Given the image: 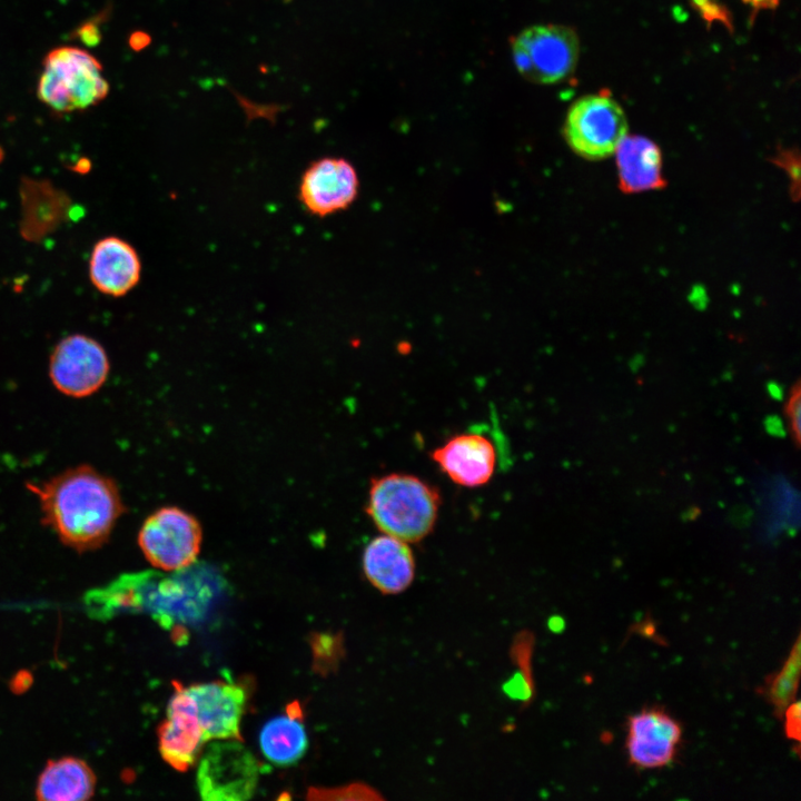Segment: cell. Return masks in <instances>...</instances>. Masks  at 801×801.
I'll list each match as a JSON object with an SVG mask.
<instances>
[{
    "mask_svg": "<svg viewBox=\"0 0 801 801\" xmlns=\"http://www.w3.org/2000/svg\"><path fill=\"white\" fill-rule=\"evenodd\" d=\"M27 488L38 497L42 524L79 552L105 544L125 512L113 479L87 464Z\"/></svg>",
    "mask_w": 801,
    "mask_h": 801,
    "instance_id": "6da1fadb",
    "label": "cell"
},
{
    "mask_svg": "<svg viewBox=\"0 0 801 801\" xmlns=\"http://www.w3.org/2000/svg\"><path fill=\"white\" fill-rule=\"evenodd\" d=\"M212 596V587L202 578L154 572L123 575L99 591L106 613L146 611L167 629L198 620Z\"/></svg>",
    "mask_w": 801,
    "mask_h": 801,
    "instance_id": "7a4b0ae2",
    "label": "cell"
},
{
    "mask_svg": "<svg viewBox=\"0 0 801 801\" xmlns=\"http://www.w3.org/2000/svg\"><path fill=\"white\" fill-rule=\"evenodd\" d=\"M442 504L438 490L407 473H388L370 481L366 513L383 533L407 543L427 537Z\"/></svg>",
    "mask_w": 801,
    "mask_h": 801,
    "instance_id": "3957f363",
    "label": "cell"
},
{
    "mask_svg": "<svg viewBox=\"0 0 801 801\" xmlns=\"http://www.w3.org/2000/svg\"><path fill=\"white\" fill-rule=\"evenodd\" d=\"M109 93L102 66L88 51L59 47L43 60L37 97L55 112L66 113L98 105Z\"/></svg>",
    "mask_w": 801,
    "mask_h": 801,
    "instance_id": "277c9868",
    "label": "cell"
},
{
    "mask_svg": "<svg viewBox=\"0 0 801 801\" xmlns=\"http://www.w3.org/2000/svg\"><path fill=\"white\" fill-rule=\"evenodd\" d=\"M563 135L580 157L601 160L613 155L627 135L626 116L607 90L583 96L570 107Z\"/></svg>",
    "mask_w": 801,
    "mask_h": 801,
    "instance_id": "5b68a950",
    "label": "cell"
},
{
    "mask_svg": "<svg viewBox=\"0 0 801 801\" xmlns=\"http://www.w3.org/2000/svg\"><path fill=\"white\" fill-rule=\"evenodd\" d=\"M580 52L576 32L566 26L538 24L520 32L512 42L513 60L528 81L556 83L575 69Z\"/></svg>",
    "mask_w": 801,
    "mask_h": 801,
    "instance_id": "8992f818",
    "label": "cell"
},
{
    "mask_svg": "<svg viewBox=\"0 0 801 801\" xmlns=\"http://www.w3.org/2000/svg\"><path fill=\"white\" fill-rule=\"evenodd\" d=\"M202 531L190 513L165 506L151 513L138 533V545L156 568L182 571L195 563L201 546Z\"/></svg>",
    "mask_w": 801,
    "mask_h": 801,
    "instance_id": "52a82bcc",
    "label": "cell"
},
{
    "mask_svg": "<svg viewBox=\"0 0 801 801\" xmlns=\"http://www.w3.org/2000/svg\"><path fill=\"white\" fill-rule=\"evenodd\" d=\"M259 763L238 740H215L201 754L196 783L206 801H243L255 793Z\"/></svg>",
    "mask_w": 801,
    "mask_h": 801,
    "instance_id": "ba28073f",
    "label": "cell"
},
{
    "mask_svg": "<svg viewBox=\"0 0 801 801\" xmlns=\"http://www.w3.org/2000/svg\"><path fill=\"white\" fill-rule=\"evenodd\" d=\"M110 370L103 346L87 335L73 334L62 338L49 358V377L62 394L83 398L98 392Z\"/></svg>",
    "mask_w": 801,
    "mask_h": 801,
    "instance_id": "9c48e42d",
    "label": "cell"
},
{
    "mask_svg": "<svg viewBox=\"0 0 801 801\" xmlns=\"http://www.w3.org/2000/svg\"><path fill=\"white\" fill-rule=\"evenodd\" d=\"M359 178L352 162L340 157L317 159L305 169L298 186V199L317 217L347 209L357 198Z\"/></svg>",
    "mask_w": 801,
    "mask_h": 801,
    "instance_id": "30bf717a",
    "label": "cell"
},
{
    "mask_svg": "<svg viewBox=\"0 0 801 801\" xmlns=\"http://www.w3.org/2000/svg\"><path fill=\"white\" fill-rule=\"evenodd\" d=\"M431 458L453 483L473 488L491 481L498 452L487 435L468 431L453 435L434 448Z\"/></svg>",
    "mask_w": 801,
    "mask_h": 801,
    "instance_id": "8fae6325",
    "label": "cell"
},
{
    "mask_svg": "<svg viewBox=\"0 0 801 801\" xmlns=\"http://www.w3.org/2000/svg\"><path fill=\"white\" fill-rule=\"evenodd\" d=\"M185 688L191 698L206 742L240 739V723L247 701L240 684L212 681Z\"/></svg>",
    "mask_w": 801,
    "mask_h": 801,
    "instance_id": "7c38bea8",
    "label": "cell"
},
{
    "mask_svg": "<svg viewBox=\"0 0 801 801\" xmlns=\"http://www.w3.org/2000/svg\"><path fill=\"white\" fill-rule=\"evenodd\" d=\"M682 738L679 722L661 709L633 714L627 722L626 751L630 762L642 769L670 764Z\"/></svg>",
    "mask_w": 801,
    "mask_h": 801,
    "instance_id": "4fadbf2b",
    "label": "cell"
},
{
    "mask_svg": "<svg viewBox=\"0 0 801 801\" xmlns=\"http://www.w3.org/2000/svg\"><path fill=\"white\" fill-rule=\"evenodd\" d=\"M205 742L191 698L185 686L176 684L167 719L158 730L159 752L174 769L186 771L196 763Z\"/></svg>",
    "mask_w": 801,
    "mask_h": 801,
    "instance_id": "5bb4252c",
    "label": "cell"
},
{
    "mask_svg": "<svg viewBox=\"0 0 801 801\" xmlns=\"http://www.w3.org/2000/svg\"><path fill=\"white\" fill-rule=\"evenodd\" d=\"M141 277V260L127 240L108 236L92 247L89 258V278L103 295L121 297L132 290Z\"/></svg>",
    "mask_w": 801,
    "mask_h": 801,
    "instance_id": "9a60e30c",
    "label": "cell"
},
{
    "mask_svg": "<svg viewBox=\"0 0 801 801\" xmlns=\"http://www.w3.org/2000/svg\"><path fill=\"white\" fill-rule=\"evenodd\" d=\"M362 565L369 583L384 594L405 591L415 577V557L408 543L386 534L365 546Z\"/></svg>",
    "mask_w": 801,
    "mask_h": 801,
    "instance_id": "2e32d148",
    "label": "cell"
},
{
    "mask_svg": "<svg viewBox=\"0 0 801 801\" xmlns=\"http://www.w3.org/2000/svg\"><path fill=\"white\" fill-rule=\"evenodd\" d=\"M20 196V233L29 241L52 233L70 214V198L48 180L23 179Z\"/></svg>",
    "mask_w": 801,
    "mask_h": 801,
    "instance_id": "e0dca14e",
    "label": "cell"
},
{
    "mask_svg": "<svg viewBox=\"0 0 801 801\" xmlns=\"http://www.w3.org/2000/svg\"><path fill=\"white\" fill-rule=\"evenodd\" d=\"M620 187L624 192H641L665 186L659 146L642 136H625L616 150Z\"/></svg>",
    "mask_w": 801,
    "mask_h": 801,
    "instance_id": "ac0fdd59",
    "label": "cell"
},
{
    "mask_svg": "<svg viewBox=\"0 0 801 801\" xmlns=\"http://www.w3.org/2000/svg\"><path fill=\"white\" fill-rule=\"evenodd\" d=\"M96 790V775L81 759L63 756L49 761L36 787L37 799L43 801H83Z\"/></svg>",
    "mask_w": 801,
    "mask_h": 801,
    "instance_id": "d6986e66",
    "label": "cell"
},
{
    "mask_svg": "<svg viewBox=\"0 0 801 801\" xmlns=\"http://www.w3.org/2000/svg\"><path fill=\"white\" fill-rule=\"evenodd\" d=\"M259 746L264 756L277 765H290L303 758L308 748V736L297 703L263 725Z\"/></svg>",
    "mask_w": 801,
    "mask_h": 801,
    "instance_id": "ffe728a7",
    "label": "cell"
},
{
    "mask_svg": "<svg viewBox=\"0 0 801 801\" xmlns=\"http://www.w3.org/2000/svg\"><path fill=\"white\" fill-rule=\"evenodd\" d=\"M801 669V641L797 637L781 669L770 676L763 688V694L773 706L774 713L781 716L787 706L795 701Z\"/></svg>",
    "mask_w": 801,
    "mask_h": 801,
    "instance_id": "44dd1931",
    "label": "cell"
},
{
    "mask_svg": "<svg viewBox=\"0 0 801 801\" xmlns=\"http://www.w3.org/2000/svg\"><path fill=\"white\" fill-rule=\"evenodd\" d=\"M800 383L797 382L793 387L791 388L789 399L785 405V414L789 419V426L790 431L794 441L795 446L800 445V409H801V399H800Z\"/></svg>",
    "mask_w": 801,
    "mask_h": 801,
    "instance_id": "7402d4cb",
    "label": "cell"
},
{
    "mask_svg": "<svg viewBox=\"0 0 801 801\" xmlns=\"http://www.w3.org/2000/svg\"><path fill=\"white\" fill-rule=\"evenodd\" d=\"M784 731L789 739L799 741L801 738V704L793 701L784 710Z\"/></svg>",
    "mask_w": 801,
    "mask_h": 801,
    "instance_id": "603a6c76",
    "label": "cell"
},
{
    "mask_svg": "<svg viewBox=\"0 0 801 801\" xmlns=\"http://www.w3.org/2000/svg\"><path fill=\"white\" fill-rule=\"evenodd\" d=\"M692 2L704 19L723 21L726 26H730L729 12L719 2L714 0H692Z\"/></svg>",
    "mask_w": 801,
    "mask_h": 801,
    "instance_id": "cb8c5ba5",
    "label": "cell"
},
{
    "mask_svg": "<svg viewBox=\"0 0 801 801\" xmlns=\"http://www.w3.org/2000/svg\"><path fill=\"white\" fill-rule=\"evenodd\" d=\"M75 37L78 38L83 44L89 47L97 46L101 40V33L99 29L98 18L88 20L82 23L75 32Z\"/></svg>",
    "mask_w": 801,
    "mask_h": 801,
    "instance_id": "d4e9b609",
    "label": "cell"
},
{
    "mask_svg": "<svg viewBox=\"0 0 801 801\" xmlns=\"http://www.w3.org/2000/svg\"><path fill=\"white\" fill-rule=\"evenodd\" d=\"M764 428L767 433L774 437H784L785 431L783 423L778 415H769L764 419Z\"/></svg>",
    "mask_w": 801,
    "mask_h": 801,
    "instance_id": "484cf974",
    "label": "cell"
},
{
    "mask_svg": "<svg viewBox=\"0 0 801 801\" xmlns=\"http://www.w3.org/2000/svg\"><path fill=\"white\" fill-rule=\"evenodd\" d=\"M150 42V36L144 31H135L129 37V46L135 51L145 49Z\"/></svg>",
    "mask_w": 801,
    "mask_h": 801,
    "instance_id": "4316f807",
    "label": "cell"
},
{
    "mask_svg": "<svg viewBox=\"0 0 801 801\" xmlns=\"http://www.w3.org/2000/svg\"><path fill=\"white\" fill-rule=\"evenodd\" d=\"M746 4L751 6L755 10L761 9H774L780 0H742Z\"/></svg>",
    "mask_w": 801,
    "mask_h": 801,
    "instance_id": "83f0119b",
    "label": "cell"
},
{
    "mask_svg": "<svg viewBox=\"0 0 801 801\" xmlns=\"http://www.w3.org/2000/svg\"><path fill=\"white\" fill-rule=\"evenodd\" d=\"M767 389H768L769 395L774 400H781L783 398V389L778 383H775V382L768 383Z\"/></svg>",
    "mask_w": 801,
    "mask_h": 801,
    "instance_id": "f1b7e54d",
    "label": "cell"
},
{
    "mask_svg": "<svg viewBox=\"0 0 801 801\" xmlns=\"http://www.w3.org/2000/svg\"><path fill=\"white\" fill-rule=\"evenodd\" d=\"M2 156H3V151H2L1 148H0V161H1V159H2Z\"/></svg>",
    "mask_w": 801,
    "mask_h": 801,
    "instance_id": "f546056e",
    "label": "cell"
}]
</instances>
